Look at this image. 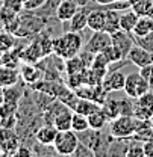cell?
Segmentation results:
<instances>
[{"mask_svg":"<svg viewBox=\"0 0 153 157\" xmlns=\"http://www.w3.org/2000/svg\"><path fill=\"white\" fill-rule=\"evenodd\" d=\"M73 157H96V154H94V151H93L90 147H87L83 142L79 140L76 150H74V153H73Z\"/></svg>","mask_w":153,"mask_h":157,"instance_id":"1f68e13d","label":"cell"},{"mask_svg":"<svg viewBox=\"0 0 153 157\" xmlns=\"http://www.w3.org/2000/svg\"><path fill=\"white\" fill-rule=\"evenodd\" d=\"M58 135V128L53 124H46L44 125H39L38 130L35 132V140L39 144H44V145H53L55 139Z\"/></svg>","mask_w":153,"mask_h":157,"instance_id":"8fae6325","label":"cell"},{"mask_svg":"<svg viewBox=\"0 0 153 157\" xmlns=\"http://www.w3.org/2000/svg\"><path fill=\"white\" fill-rule=\"evenodd\" d=\"M20 58H21V60L30 62V63H35V62H38L41 59L47 58L46 53H44V48H42V45H41V42H39L38 36L34 39L26 48H23V50L20 52Z\"/></svg>","mask_w":153,"mask_h":157,"instance_id":"9c48e42d","label":"cell"},{"mask_svg":"<svg viewBox=\"0 0 153 157\" xmlns=\"http://www.w3.org/2000/svg\"><path fill=\"white\" fill-rule=\"evenodd\" d=\"M82 32H70L67 30L64 35L53 38V55L61 58L62 60L73 58L80 53L83 48Z\"/></svg>","mask_w":153,"mask_h":157,"instance_id":"6da1fadb","label":"cell"},{"mask_svg":"<svg viewBox=\"0 0 153 157\" xmlns=\"http://www.w3.org/2000/svg\"><path fill=\"white\" fill-rule=\"evenodd\" d=\"M65 23H67V30H70V32H82L88 26V12L83 8H79V11L73 15V18L65 21Z\"/></svg>","mask_w":153,"mask_h":157,"instance_id":"5bb4252c","label":"cell"},{"mask_svg":"<svg viewBox=\"0 0 153 157\" xmlns=\"http://www.w3.org/2000/svg\"><path fill=\"white\" fill-rule=\"evenodd\" d=\"M79 8L80 6L74 0H62L56 11V18L59 21H62V23H65V21L73 18V15L79 11Z\"/></svg>","mask_w":153,"mask_h":157,"instance_id":"4fadbf2b","label":"cell"},{"mask_svg":"<svg viewBox=\"0 0 153 157\" xmlns=\"http://www.w3.org/2000/svg\"><path fill=\"white\" fill-rule=\"evenodd\" d=\"M0 127L15 128V127H17V115H9V117L0 118Z\"/></svg>","mask_w":153,"mask_h":157,"instance_id":"8d00e7d4","label":"cell"},{"mask_svg":"<svg viewBox=\"0 0 153 157\" xmlns=\"http://www.w3.org/2000/svg\"><path fill=\"white\" fill-rule=\"evenodd\" d=\"M23 97V89L18 88L17 85L5 88V101H11V103H18Z\"/></svg>","mask_w":153,"mask_h":157,"instance_id":"f546056e","label":"cell"},{"mask_svg":"<svg viewBox=\"0 0 153 157\" xmlns=\"http://www.w3.org/2000/svg\"><path fill=\"white\" fill-rule=\"evenodd\" d=\"M3 6H6V8L12 9L14 12L20 14L24 8V2L23 0H3Z\"/></svg>","mask_w":153,"mask_h":157,"instance_id":"d590c367","label":"cell"},{"mask_svg":"<svg viewBox=\"0 0 153 157\" xmlns=\"http://www.w3.org/2000/svg\"><path fill=\"white\" fill-rule=\"evenodd\" d=\"M150 32H153V18H150L149 15L139 17V18H138V23H136V26H135V29H134V32H132V35L139 38V36L149 35Z\"/></svg>","mask_w":153,"mask_h":157,"instance_id":"44dd1931","label":"cell"},{"mask_svg":"<svg viewBox=\"0 0 153 157\" xmlns=\"http://www.w3.org/2000/svg\"><path fill=\"white\" fill-rule=\"evenodd\" d=\"M90 30L97 32V30H105V11L100 9H93L88 12V26Z\"/></svg>","mask_w":153,"mask_h":157,"instance_id":"e0dca14e","label":"cell"},{"mask_svg":"<svg viewBox=\"0 0 153 157\" xmlns=\"http://www.w3.org/2000/svg\"><path fill=\"white\" fill-rule=\"evenodd\" d=\"M102 106L100 104H97L96 101H93V100H87V98H77L76 101V106L73 107V112H77V113H82V115H90V113H93L94 110L97 109H100Z\"/></svg>","mask_w":153,"mask_h":157,"instance_id":"7402d4cb","label":"cell"},{"mask_svg":"<svg viewBox=\"0 0 153 157\" xmlns=\"http://www.w3.org/2000/svg\"><path fill=\"white\" fill-rule=\"evenodd\" d=\"M34 103L37 104V107H38L41 112H44L46 109H47V106L55 100V97H52L50 94H47V92H42V91H37V89H34Z\"/></svg>","mask_w":153,"mask_h":157,"instance_id":"4316f807","label":"cell"},{"mask_svg":"<svg viewBox=\"0 0 153 157\" xmlns=\"http://www.w3.org/2000/svg\"><path fill=\"white\" fill-rule=\"evenodd\" d=\"M103 11H105V30L109 33L120 30L121 11H117V9H103Z\"/></svg>","mask_w":153,"mask_h":157,"instance_id":"ac0fdd59","label":"cell"},{"mask_svg":"<svg viewBox=\"0 0 153 157\" xmlns=\"http://www.w3.org/2000/svg\"><path fill=\"white\" fill-rule=\"evenodd\" d=\"M103 112L106 113L108 119H114V118L121 115V104H120V98H114L112 92H109V95L106 98V101L102 104Z\"/></svg>","mask_w":153,"mask_h":157,"instance_id":"9a60e30c","label":"cell"},{"mask_svg":"<svg viewBox=\"0 0 153 157\" xmlns=\"http://www.w3.org/2000/svg\"><path fill=\"white\" fill-rule=\"evenodd\" d=\"M150 127H152V128H153V117L150 118Z\"/></svg>","mask_w":153,"mask_h":157,"instance_id":"ee69618b","label":"cell"},{"mask_svg":"<svg viewBox=\"0 0 153 157\" xmlns=\"http://www.w3.org/2000/svg\"><path fill=\"white\" fill-rule=\"evenodd\" d=\"M139 74L146 78V80H149V78L153 76V63L146 65V67H141V68H139Z\"/></svg>","mask_w":153,"mask_h":157,"instance_id":"74e56055","label":"cell"},{"mask_svg":"<svg viewBox=\"0 0 153 157\" xmlns=\"http://www.w3.org/2000/svg\"><path fill=\"white\" fill-rule=\"evenodd\" d=\"M3 52H5V50H3V48H2V45H0V56L3 55Z\"/></svg>","mask_w":153,"mask_h":157,"instance_id":"f6af8a7d","label":"cell"},{"mask_svg":"<svg viewBox=\"0 0 153 157\" xmlns=\"http://www.w3.org/2000/svg\"><path fill=\"white\" fill-rule=\"evenodd\" d=\"M3 101H5V88L0 86V106L3 104Z\"/></svg>","mask_w":153,"mask_h":157,"instance_id":"60d3db41","label":"cell"},{"mask_svg":"<svg viewBox=\"0 0 153 157\" xmlns=\"http://www.w3.org/2000/svg\"><path fill=\"white\" fill-rule=\"evenodd\" d=\"M88 67L85 65V62L82 60V58L76 55V56H73V58L67 59V60H64V70H65V73H67V76L68 74H76V73H82L83 70H87Z\"/></svg>","mask_w":153,"mask_h":157,"instance_id":"cb8c5ba5","label":"cell"},{"mask_svg":"<svg viewBox=\"0 0 153 157\" xmlns=\"http://www.w3.org/2000/svg\"><path fill=\"white\" fill-rule=\"evenodd\" d=\"M127 140L129 139L114 137L111 145H109V148H108L106 156H126V153H127Z\"/></svg>","mask_w":153,"mask_h":157,"instance_id":"d4e9b609","label":"cell"},{"mask_svg":"<svg viewBox=\"0 0 153 157\" xmlns=\"http://www.w3.org/2000/svg\"><path fill=\"white\" fill-rule=\"evenodd\" d=\"M149 89H150V86H149L147 80L139 74V71L138 73H129L126 76V83H124V89L123 91H124V94L127 97L136 100L138 97H141L144 92H147Z\"/></svg>","mask_w":153,"mask_h":157,"instance_id":"277c9868","label":"cell"},{"mask_svg":"<svg viewBox=\"0 0 153 157\" xmlns=\"http://www.w3.org/2000/svg\"><path fill=\"white\" fill-rule=\"evenodd\" d=\"M136 103H139L141 106H144L146 109H149V110L153 112V91L149 89L147 92H144L141 97L136 98Z\"/></svg>","mask_w":153,"mask_h":157,"instance_id":"836d02e7","label":"cell"},{"mask_svg":"<svg viewBox=\"0 0 153 157\" xmlns=\"http://www.w3.org/2000/svg\"><path fill=\"white\" fill-rule=\"evenodd\" d=\"M61 2L62 0H44V3L38 9H35L34 12L39 17H42V18H50L53 15L56 17V11L59 8V5H61Z\"/></svg>","mask_w":153,"mask_h":157,"instance_id":"ffe728a7","label":"cell"},{"mask_svg":"<svg viewBox=\"0 0 153 157\" xmlns=\"http://www.w3.org/2000/svg\"><path fill=\"white\" fill-rule=\"evenodd\" d=\"M126 157H144V142L139 139L131 137L127 140V153Z\"/></svg>","mask_w":153,"mask_h":157,"instance_id":"484cf974","label":"cell"},{"mask_svg":"<svg viewBox=\"0 0 153 157\" xmlns=\"http://www.w3.org/2000/svg\"><path fill=\"white\" fill-rule=\"evenodd\" d=\"M112 38V45L120 52V55L123 56V59H127V55L131 52V48L135 45V39L132 36V33L124 32V30H117L114 33H111Z\"/></svg>","mask_w":153,"mask_h":157,"instance_id":"8992f818","label":"cell"},{"mask_svg":"<svg viewBox=\"0 0 153 157\" xmlns=\"http://www.w3.org/2000/svg\"><path fill=\"white\" fill-rule=\"evenodd\" d=\"M124 83H126V74L121 70H109L106 73V76L103 78L102 85L105 86V89L108 92H118L124 89Z\"/></svg>","mask_w":153,"mask_h":157,"instance_id":"52a82bcc","label":"cell"},{"mask_svg":"<svg viewBox=\"0 0 153 157\" xmlns=\"http://www.w3.org/2000/svg\"><path fill=\"white\" fill-rule=\"evenodd\" d=\"M71 119H73V110H71V109H67V110L61 112V113L53 119V125L58 128V132L71 130Z\"/></svg>","mask_w":153,"mask_h":157,"instance_id":"603a6c76","label":"cell"},{"mask_svg":"<svg viewBox=\"0 0 153 157\" xmlns=\"http://www.w3.org/2000/svg\"><path fill=\"white\" fill-rule=\"evenodd\" d=\"M144 157H153V137L144 140Z\"/></svg>","mask_w":153,"mask_h":157,"instance_id":"f35d334b","label":"cell"},{"mask_svg":"<svg viewBox=\"0 0 153 157\" xmlns=\"http://www.w3.org/2000/svg\"><path fill=\"white\" fill-rule=\"evenodd\" d=\"M74 2H76L80 8H85L87 5H90V3H91V2H94V0H74Z\"/></svg>","mask_w":153,"mask_h":157,"instance_id":"ab89813d","label":"cell"},{"mask_svg":"<svg viewBox=\"0 0 153 157\" xmlns=\"http://www.w3.org/2000/svg\"><path fill=\"white\" fill-rule=\"evenodd\" d=\"M134 36V35H132ZM135 39V44H138V45H141V47H144V48H147L149 52H152L153 53V32H150L149 35H146V36H134Z\"/></svg>","mask_w":153,"mask_h":157,"instance_id":"d6a6232c","label":"cell"},{"mask_svg":"<svg viewBox=\"0 0 153 157\" xmlns=\"http://www.w3.org/2000/svg\"><path fill=\"white\" fill-rule=\"evenodd\" d=\"M44 76V71L37 67V65H34V63H30V62H24L21 67H20V77L21 80L26 83V85H34V83H37L38 80H41V77Z\"/></svg>","mask_w":153,"mask_h":157,"instance_id":"30bf717a","label":"cell"},{"mask_svg":"<svg viewBox=\"0 0 153 157\" xmlns=\"http://www.w3.org/2000/svg\"><path fill=\"white\" fill-rule=\"evenodd\" d=\"M138 132V118L134 115H120L109 121V133L118 139H131Z\"/></svg>","mask_w":153,"mask_h":157,"instance_id":"7a4b0ae2","label":"cell"},{"mask_svg":"<svg viewBox=\"0 0 153 157\" xmlns=\"http://www.w3.org/2000/svg\"><path fill=\"white\" fill-rule=\"evenodd\" d=\"M127 60H129L132 65L141 68V67H146V65L153 63V53L149 52L147 48H144V47L135 44L134 47L131 48L129 55H127Z\"/></svg>","mask_w":153,"mask_h":157,"instance_id":"ba28073f","label":"cell"},{"mask_svg":"<svg viewBox=\"0 0 153 157\" xmlns=\"http://www.w3.org/2000/svg\"><path fill=\"white\" fill-rule=\"evenodd\" d=\"M91 67H94V68H109L111 67V62H109V59L105 56L103 52H100V53L94 55V60H93V65Z\"/></svg>","mask_w":153,"mask_h":157,"instance_id":"e575fe53","label":"cell"},{"mask_svg":"<svg viewBox=\"0 0 153 157\" xmlns=\"http://www.w3.org/2000/svg\"><path fill=\"white\" fill-rule=\"evenodd\" d=\"M20 70L12 68V67H6V65H0V86L3 88H9L17 85L20 80Z\"/></svg>","mask_w":153,"mask_h":157,"instance_id":"7c38bea8","label":"cell"},{"mask_svg":"<svg viewBox=\"0 0 153 157\" xmlns=\"http://www.w3.org/2000/svg\"><path fill=\"white\" fill-rule=\"evenodd\" d=\"M80 85H85V70H83L82 73L68 74V77H67V86H68V88H71V89L74 91Z\"/></svg>","mask_w":153,"mask_h":157,"instance_id":"4dcf8cb0","label":"cell"},{"mask_svg":"<svg viewBox=\"0 0 153 157\" xmlns=\"http://www.w3.org/2000/svg\"><path fill=\"white\" fill-rule=\"evenodd\" d=\"M153 6V0H131V9L136 12L139 17L147 15Z\"/></svg>","mask_w":153,"mask_h":157,"instance_id":"f1b7e54d","label":"cell"},{"mask_svg":"<svg viewBox=\"0 0 153 157\" xmlns=\"http://www.w3.org/2000/svg\"><path fill=\"white\" fill-rule=\"evenodd\" d=\"M88 122H90V128H94V130H103L108 124H109V119L106 117V113L103 112V109H97L93 113L88 115Z\"/></svg>","mask_w":153,"mask_h":157,"instance_id":"d6986e66","label":"cell"},{"mask_svg":"<svg viewBox=\"0 0 153 157\" xmlns=\"http://www.w3.org/2000/svg\"><path fill=\"white\" fill-rule=\"evenodd\" d=\"M97 5H100V6H105V5H108V3H111L112 0H94Z\"/></svg>","mask_w":153,"mask_h":157,"instance_id":"b9f144b4","label":"cell"},{"mask_svg":"<svg viewBox=\"0 0 153 157\" xmlns=\"http://www.w3.org/2000/svg\"><path fill=\"white\" fill-rule=\"evenodd\" d=\"M109 45H112L111 33L106 30H97V32H93L90 39L83 44V50H88L96 55V53L103 52L105 48H108Z\"/></svg>","mask_w":153,"mask_h":157,"instance_id":"5b68a950","label":"cell"},{"mask_svg":"<svg viewBox=\"0 0 153 157\" xmlns=\"http://www.w3.org/2000/svg\"><path fill=\"white\" fill-rule=\"evenodd\" d=\"M79 144L77 133L73 130H65V132H58L56 139L53 142V148L56 150L58 156H73Z\"/></svg>","mask_w":153,"mask_h":157,"instance_id":"3957f363","label":"cell"},{"mask_svg":"<svg viewBox=\"0 0 153 157\" xmlns=\"http://www.w3.org/2000/svg\"><path fill=\"white\" fill-rule=\"evenodd\" d=\"M138 18H139V15L136 12H134L131 8L126 9V11H121V15H120V29L124 30V32L132 33L135 26H136V23H138Z\"/></svg>","mask_w":153,"mask_h":157,"instance_id":"2e32d148","label":"cell"},{"mask_svg":"<svg viewBox=\"0 0 153 157\" xmlns=\"http://www.w3.org/2000/svg\"><path fill=\"white\" fill-rule=\"evenodd\" d=\"M112 2H131V0H112Z\"/></svg>","mask_w":153,"mask_h":157,"instance_id":"bcb514c9","label":"cell"},{"mask_svg":"<svg viewBox=\"0 0 153 157\" xmlns=\"http://www.w3.org/2000/svg\"><path fill=\"white\" fill-rule=\"evenodd\" d=\"M90 128V122H88V117L87 115H82V113H77L73 112V119H71V130L80 133V132H85Z\"/></svg>","mask_w":153,"mask_h":157,"instance_id":"83f0119b","label":"cell"},{"mask_svg":"<svg viewBox=\"0 0 153 157\" xmlns=\"http://www.w3.org/2000/svg\"><path fill=\"white\" fill-rule=\"evenodd\" d=\"M147 15H149L150 18H153V6L150 8V11H149V14H147Z\"/></svg>","mask_w":153,"mask_h":157,"instance_id":"7bdbcfd3","label":"cell"}]
</instances>
